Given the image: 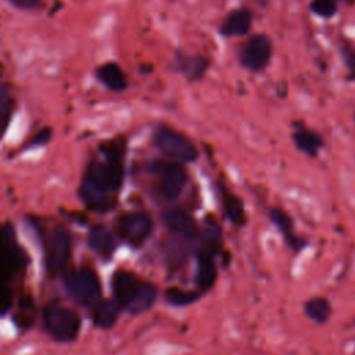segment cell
Returning <instances> with one entry per match:
<instances>
[{
  "mask_svg": "<svg viewBox=\"0 0 355 355\" xmlns=\"http://www.w3.org/2000/svg\"><path fill=\"white\" fill-rule=\"evenodd\" d=\"M28 265V255L19 247L12 226L0 227V277L10 282Z\"/></svg>",
  "mask_w": 355,
  "mask_h": 355,
  "instance_id": "5b68a950",
  "label": "cell"
},
{
  "mask_svg": "<svg viewBox=\"0 0 355 355\" xmlns=\"http://www.w3.org/2000/svg\"><path fill=\"white\" fill-rule=\"evenodd\" d=\"M157 297H158V290L157 287L150 283V282H146L143 280L141 286H140V290L136 295V298L132 301V304L126 308V312L132 313V315H139V313H143L146 311H148L157 301Z\"/></svg>",
  "mask_w": 355,
  "mask_h": 355,
  "instance_id": "d6986e66",
  "label": "cell"
},
{
  "mask_svg": "<svg viewBox=\"0 0 355 355\" xmlns=\"http://www.w3.org/2000/svg\"><path fill=\"white\" fill-rule=\"evenodd\" d=\"M201 293L198 290H183L179 287H168L165 290V300L173 306H187L198 301Z\"/></svg>",
  "mask_w": 355,
  "mask_h": 355,
  "instance_id": "cb8c5ba5",
  "label": "cell"
},
{
  "mask_svg": "<svg viewBox=\"0 0 355 355\" xmlns=\"http://www.w3.org/2000/svg\"><path fill=\"white\" fill-rule=\"evenodd\" d=\"M269 219L272 220V223L279 229V232L282 233L283 239L286 240V243L294 250V251H300L305 243L302 239H300L295 232H294V225L291 218L280 208H270L269 209Z\"/></svg>",
  "mask_w": 355,
  "mask_h": 355,
  "instance_id": "5bb4252c",
  "label": "cell"
},
{
  "mask_svg": "<svg viewBox=\"0 0 355 355\" xmlns=\"http://www.w3.org/2000/svg\"><path fill=\"white\" fill-rule=\"evenodd\" d=\"M87 243H89V247L98 257H103V258L112 257V254L116 248V240H115L114 234L107 227H104L101 225L93 226L90 229Z\"/></svg>",
  "mask_w": 355,
  "mask_h": 355,
  "instance_id": "9a60e30c",
  "label": "cell"
},
{
  "mask_svg": "<svg viewBox=\"0 0 355 355\" xmlns=\"http://www.w3.org/2000/svg\"><path fill=\"white\" fill-rule=\"evenodd\" d=\"M97 76L108 89H111L114 92H121L126 87L125 73L121 69V67L115 62L103 64L97 69Z\"/></svg>",
  "mask_w": 355,
  "mask_h": 355,
  "instance_id": "44dd1931",
  "label": "cell"
},
{
  "mask_svg": "<svg viewBox=\"0 0 355 355\" xmlns=\"http://www.w3.org/2000/svg\"><path fill=\"white\" fill-rule=\"evenodd\" d=\"M87 179L104 191L118 190L123 180V168L119 157H108L107 162H92Z\"/></svg>",
  "mask_w": 355,
  "mask_h": 355,
  "instance_id": "9c48e42d",
  "label": "cell"
},
{
  "mask_svg": "<svg viewBox=\"0 0 355 355\" xmlns=\"http://www.w3.org/2000/svg\"><path fill=\"white\" fill-rule=\"evenodd\" d=\"M304 313L312 322L318 324H324L331 316V304L327 298L313 297L304 304Z\"/></svg>",
  "mask_w": 355,
  "mask_h": 355,
  "instance_id": "7402d4cb",
  "label": "cell"
},
{
  "mask_svg": "<svg viewBox=\"0 0 355 355\" xmlns=\"http://www.w3.org/2000/svg\"><path fill=\"white\" fill-rule=\"evenodd\" d=\"M121 309L122 308L114 298L112 300H101V301L98 300L94 304L93 312H92L94 326L100 327V329H111L116 323Z\"/></svg>",
  "mask_w": 355,
  "mask_h": 355,
  "instance_id": "2e32d148",
  "label": "cell"
},
{
  "mask_svg": "<svg viewBox=\"0 0 355 355\" xmlns=\"http://www.w3.org/2000/svg\"><path fill=\"white\" fill-rule=\"evenodd\" d=\"M12 302V291L8 287V282L0 277V315L7 313Z\"/></svg>",
  "mask_w": 355,
  "mask_h": 355,
  "instance_id": "4316f807",
  "label": "cell"
},
{
  "mask_svg": "<svg viewBox=\"0 0 355 355\" xmlns=\"http://www.w3.org/2000/svg\"><path fill=\"white\" fill-rule=\"evenodd\" d=\"M178 67L180 72L191 82L200 80L208 71L209 62L207 58L201 55H186L179 54L178 55Z\"/></svg>",
  "mask_w": 355,
  "mask_h": 355,
  "instance_id": "e0dca14e",
  "label": "cell"
},
{
  "mask_svg": "<svg viewBox=\"0 0 355 355\" xmlns=\"http://www.w3.org/2000/svg\"><path fill=\"white\" fill-rule=\"evenodd\" d=\"M252 25V15L247 8H237L230 11L220 25V33L227 37L244 36L250 32Z\"/></svg>",
  "mask_w": 355,
  "mask_h": 355,
  "instance_id": "4fadbf2b",
  "label": "cell"
},
{
  "mask_svg": "<svg viewBox=\"0 0 355 355\" xmlns=\"http://www.w3.org/2000/svg\"><path fill=\"white\" fill-rule=\"evenodd\" d=\"M50 136H51V130L49 128H43L35 135V137L32 139V144H43L50 139Z\"/></svg>",
  "mask_w": 355,
  "mask_h": 355,
  "instance_id": "f1b7e54d",
  "label": "cell"
},
{
  "mask_svg": "<svg viewBox=\"0 0 355 355\" xmlns=\"http://www.w3.org/2000/svg\"><path fill=\"white\" fill-rule=\"evenodd\" d=\"M43 322L46 331L60 343H69L75 340L82 324L78 312L58 301H53L46 305L43 311Z\"/></svg>",
  "mask_w": 355,
  "mask_h": 355,
  "instance_id": "6da1fadb",
  "label": "cell"
},
{
  "mask_svg": "<svg viewBox=\"0 0 355 355\" xmlns=\"http://www.w3.org/2000/svg\"><path fill=\"white\" fill-rule=\"evenodd\" d=\"M341 53L347 67L349 68L352 76L355 78V49H352L351 44H345L341 47Z\"/></svg>",
  "mask_w": 355,
  "mask_h": 355,
  "instance_id": "83f0119b",
  "label": "cell"
},
{
  "mask_svg": "<svg viewBox=\"0 0 355 355\" xmlns=\"http://www.w3.org/2000/svg\"><path fill=\"white\" fill-rule=\"evenodd\" d=\"M272 57V42L263 33L252 35L241 49L240 64L251 71L259 72L268 67Z\"/></svg>",
  "mask_w": 355,
  "mask_h": 355,
  "instance_id": "ba28073f",
  "label": "cell"
},
{
  "mask_svg": "<svg viewBox=\"0 0 355 355\" xmlns=\"http://www.w3.org/2000/svg\"><path fill=\"white\" fill-rule=\"evenodd\" d=\"M154 230V222L146 212H128L118 218L116 233L132 247H141Z\"/></svg>",
  "mask_w": 355,
  "mask_h": 355,
  "instance_id": "8992f818",
  "label": "cell"
},
{
  "mask_svg": "<svg viewBox=\"0 0 355 355\" xmlns=\"http://www.w3.org/2000/svg\"><path fill=\"white\" fill-rule=\"evenodd\" d=\"M161 222L173 234L186 240H197L200 237V227L196 219L182 208L172 207L161 212Z\"/></svg>",
  "mask_w": 355,
  "mask_h": 355,
  "instance_id": "30bf717a",
  "label": "cell"
},
{
  "mask_svg": "<svg viewBox=\"0 0 355 355\" xmlns=\"http://www.w3.org/2000/svg\"><path fill=\"white\" fill-rule=\"evenodd\" d=\"M62 282L67 293L82 305L96 304L101 295V283L92 268L71 269L64 275Z\"/></svg>",
  "mask_w": 355,
  "mask_h": 355,
  "instance_id": "3957f363",
  "label": "cell"
},
{
  "mask_svg": "<svg viewBox=\"0 0 355 355\" xmlns=\"http://www.w3.org/2000/svg\"><path fill=\"white\" fill-rule=\"evenodd\" d=\"M14 6L19 7V8H33L37 6L39 0H11Z\"/></svg>",
  "mask_w": 355,
  "mask_h": 355,
  "instance_id": "f546056e",
  "label": "cell"
},
{
  "mask_svg": "<svg viewBox=\"0 0 355 355\" xmlns=\"http://www.w3.org/2000/svg\"><path fill=\"white\" fill-rule=\"evenodd\" d=\"M153 141L155 147L169 159L183 162H193L198 158L196 144L183 133L171 128H158L154 132Z\"/></svg>",
  "mask_w": 355,
  "mask_h": 355,
  "instance_id": "277c9868",
  "label": "cell"
},
{
  "mask_svg": "<svg viewBox=\"0 0 355 355\" xmlns=\"http://www.w3.org/2000/svg\"><path fill=\"white\" fill-rule=\"evenodd\" d=\"M293 141L300 151H302L304 154H306L309 157L318 155L319 150L323 146L322 137L318 133H315L306 128H298L293 133Z\"/></svg>",
  "mask_w": 355,
  "mask_h": 355,
  "instance_id": "ffe728a7",
  "label": "cell"
},
{
  "mask_svg": "<svg viewBox=\"0 0 355 355\" xmlns=\"http://www.w3.org/2000/svg\"><path fill=\"white\" fill-rule=\"evenodd\" d=\"M311 10L323 18H330L337 12V6L334 0H312Z\"/></svg>",
  "mask_w": 355,
  "mask_h": 355,
  "instance_id": "d4e9b609",
  "label": "cell"
},
{
  "mask_svg": "<svg viewBox=\"0 0 355 355\" xmlns=\"http://www.w3.org/2000/svg\"><path fill=\"white\" fill-rule=\"evenodd\" d=\"M215 252L204 248H197V272H196V286L197 290L204 294L216 282L218 268L215 262Z\"/></svg>",
  "mask_w": 355,
  "mask_h": 355,
  "instance_id": "7c38bea8",
  "label": "cell"
},
{
  "mask_svg": "<svg viewBox=\"0 0 355 355\" xmlns=\"http://www.w3.org/2000/svg\"><path fill=\"white\" fill-rule=\"evenodd\" d=\"M11 111V96L4 85H0V129H3L8 121Z\"/></svg>",
  "mask_w": 355,
  "mask_h": 355,
  "instance_id": "484cf974",
  "label": "cell"
},
{
  "mask_svg": "<svg viewBox=\"0 0 355 355\" xmlns=\"http://www.w3.org/2000/svg\"><path fill=\"white\" fill-rule=\"evenodd\" d=\"M71 234L65 229L54 230L46 241V270L50 276L64 272L71 257Z\"/></svg>",
  "mask_w": 355,
  "mask_h": 355,
  "instance_id": "52a82bcc",
  "label": "cell"
},
{
  "mask_svg": "<svg viewBox=\"0 0 355 355\" xmlns=\"http://www.w3.org/2000/svg\"><path fill=\"white\" fill-rule=\"evenodd\" d=\"M222 208L225 216L234 225V226H243L247 220L244 204L240 197L234 196L226 189H222Z\"/></svg>",
  "mask_w": 355,
  "mask_h": 355,
  "instance_id": "ac0fdd59",
  "label": "cell"
},
{
  "mask_svg": "<svg viewBox=\"0 0 355 355\" xmlns=\"http://www.w3.org/2000/svg\"><path fill=\"white\" fill-rule=\"evenodd\" d=\"M150 173L158 178V193L166 200L178 198L187 182V171L183 164L172 159H153L148 164Z\"/></svg>",
  "mask_w": 355,
  "mask_h": 355,
  "instance_id": "7a4b0ae2",
  "label": "cell"
},
{
  "mask_svg": "<svg viewBox=\"0 0 355 355\" xmlns=\"http://www.w3.org/2000/svg\"><path fill=\"white\" fill-rule=\"evenodd\" d=\"M80 197L87 207L93 209H103L107 204V196L103 189L86 179L80 187Z\"/></svg>",
  "mask_w": 355,
  "mask_h": 355,
  "instance_id": "603a6c76",
  "label": "cell"
},
{
  "mask_svg": "<svg viewBox=\"0 0 355 355\" xmlns=\"http://www.w3.org/2000/svg\"><path fill=\"white\" fill-rule=\"evenodd\" d=\"M141 283L143 280L130 270L118 269L114 272L111 277V288H112L114 300L119 304L122 309L126 311V308L136 298Z\"/></svg>",
  "mask_w": 355,
  "mask_h": 355,
  "instance_id": "8fae6325",
  "label": "cell"
}]
</instances>
